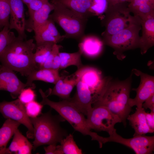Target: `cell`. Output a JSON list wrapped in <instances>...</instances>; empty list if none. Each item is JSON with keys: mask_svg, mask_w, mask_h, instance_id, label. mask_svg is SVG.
<instances>
[{"mask_svg": "<svg viewBox=\"0 0 154 154\" xmlns=\"http://www.w3.org/2000/svg\"><path fill=\"white\" fill-rule=\"evenodd\" d=\"M36 46L33 39L27 40L16 37L0 53V62L13 70L27 77L38 69L33 58Z\"/></svg>", "mask_w": 154, "mask_h": 154, "instance_id": "cell-1", "label": "cell"}, {"mask_svg": "<svg viewBox=\"0 0 154 154\" xmlns=\"http://www.w3.org/2000/svg\"><path fill=\"white\" fill-rule=\"evenodd\" d=\"M133 74L131 72L129 77L122 81L113 80L110 77L102 96L92 105L108 108L120 118L125 126L132 110L129 101Z\"/></svg>", "mask_w": 154, "mask_h": 154, "instance_id": "cell-2", "label": "cell"}, {"mask_svg": "<svg viewBox=\"0 0 154 154\" xmlns=\"http://www.w3.org/2000/svg\"><path fill=\"white\" fill-rule=\"evenodd\" d=\"M30 118L34 130V151L42 145L60 143L68 134L60 125L64 119L60 115H53L51 110L40 116Z\"/></svg>", "mask_w": 154, "mask_h": 154, "instance_id": "cell-3", "label": "cell"}, {"mask_svg": "<svg viewBox=\"0 0 154 154\" xmlns=\"http://www.w3.org/2000/svg\"><path fill=\"white\" fill-rule=\"evenodd\" d=\"M42 100L40 103L46 105L56 110L65 120L72 126L75 131L84 135H89L92 140L97 141L100 148L104 144V137L92 131L87 125L86 119L84 115L78 110L68 100H63L58 102L52 101L41 89L39 90Z\"/></svg>", "mask_w": 154, "mask_h": 154, "instance_id": "cell-4", "label": "cell"}, {"mask_svg": "<svg viewBox=\"0 0 154 154\" xmlns=\"http://www.w3.org/2000/svg\"><path fill=\"white\" fill-rule=\"evenodd\" d=\"M141 29V19L134 16L128 27L114 34L103 37L102 41L114 49L113 54L118 60H122L126 57L125 51L139 48Z\"/></svg>", "mask_w": 154, "mask_h": 154, "instance_id": "cell-5", "label": "cell"}, {"mask_svg": "<svg viewBox=\"0 0 154 154\" xmlns=\"http://www.w3.org/2000/svg\"><path fill=\"white\" fill-rule=\"evenodd\" d=\"M50 3L53 5L54 9L49 18L64 30L65 38L80 39L84 35L88 19L59 3L53 1Z\"/></svg>", "mask_w": 154, "mask_h": 154, "instance_id": "cell-6", "label": "cell"}, {"mask_svg": "<svg viewBox=\"0 0 154 154\" xmlns=\"http://www.w3.org/2000/svg\"><path fill=\"white\" fill-rule=\"evenodd\" d=\"M129 3L108 5L102 19V24L105 28L102 34L103 37L114 34L129 25L134 16L130 14Z\"/></svg>", "mask_w": 154, "mask_h": 154, "instance_id": "cell-7", "label": "cell"}, {"mask_svg": "<svg viewBox=\"0 0 154 154\" xmlns=\"http://www.w3.org/2000/svg\"><path fill=\"white\" fill-rule=\"evenodd\" d=\"M86 122L89 128L97 131H105L109 134L116 129L115 125L122 122L120 118L103 106H92L88 111Z\"/></svg>", "mask_w": 154, "mask_h": 154, "instance_id": "cell-8", "label": "cell"}, {"mask_svg": "<svg viewBox=\"0 0 154 154\" xmlns=\"http://www.w3.org/2000/svg\"><path fill=\"white\" fill-rule=\"evenodd\" d=\"M75 73L90 90L93 97V104L97 101L103 94L110 77H103L101 72L96 68L84 66Z\"/></svg>", "mask_w": 154, "mask_h": 154, "instance_id": "cell-9", "label": "cell"}, {"mask_svg": "<svg viewBox=\"0 0 154 154\" xmlns=\"http://www.w3.org/2000/svg\"><path fill=\"white\" fill-rule=\"evenodd\" d=\"M109 135V137H104V144L110 142L118 143L131 149L136 154L153 153L154 136L138 135L130 138H125L117 133L116 129Z\"/></svg>", "mask_w": 154, "mask_h": 154, "instance_id": "cell-10", "label": "cell"}, {"mask_svg": "<svg viewBox=\"0 0 154 154\" xmlns=\"http://www.w3.org/2000/svg\"><path fill=\"white\" fill-rule=\"evenodd\" d=\"M0 113L7 119L17 121L25 125L27 129L28 138H34V130L30 117L27 114L25 104L19 99L0 102Z\"/></svg>", "mask_w": 154, "mask_h": 154, "instance_id": "cell-11", "label": "cell"}, {"mask_svg": "<svg viewBox=\"0 0 154 154\" xmlns=\"http://www.w3.org/2000/svg\"><path fill=\"white\" fill-rule=\"evenodd\" d=\"M132 72L140 76V82L137 88L132 89L136 92V94L134 98H130L129 104L131 107L136 106L137 108H141L143 103L154 94V77L136 69H133Z\"/></svg>", "mask_w": 154, "mask_h": 154, "instance_id": "cell-12", "label": "cell"}, {"mask_svg": "<svg viewBox=\"0 0 154 154\" xmlns=\"http://www.w3.org/2000/svg\"><path fill=\"white\" fill-rule=\"evenodd\" d=\"M27 87L26 84L20 80L14 71L2 64L0 65V90L9 92L14 99Z\"/></svg>", "mask_w": 154, "mask_h": 154, "instance_id": "cell-13", "label": "cell"}, {"mask_svg": "<svg viewBox=\"0 0 154 154\" xmlns=\"http://www.w3.org/2000/svg\"><path fill=\"white\" fill-rule=\"evenodd\" d=\"M10 13L9 29H15L18 34V37L27 39L25 34L26 20L25 18L24 7L21 0H9Z\"/></svg>", "mask_w": 154, "mask_h": 154, "instance_id": "cell-14", "label": "cell"}, {"mask_svg": "<svg viewBox=\"0 0 154 154\" xmlns=\"http://www.w3.org/2000/svg\"><path fill=\"white\" fill-rule=\"evenodd\" d=\"M76 86V90L74 96L68 100L78 110L86 116L92 107V95L88 86L81 80H79Z\"/></svg>", "mask_w": 154, "mask_h": 154, "instance_id": "cell-15", "label": "cell"}, {"mask_svg": "<svg viewBox=\"0 0 154 154\" xmlns=\"http://www.w3.org/2000/svg\"><path fill=\"white\" fill-rule=\"evenodd\" d=\"M34 32L36 44L45 42L57 44L65 38L64 35H60L55 23L49 18L43 25Z\"/></svg>", "mask_w": 154, "mask_h": 154, "instance_id": "cell-16", "label": "cell"}, {"mask_svg": "<svg viewBox=\"0 0 154 154\" xmlns=\"http://www.w3.org/2000/svg\"><path fill=\"white\" fill-rule=\"evenodd\" d=\"M141 25L139 48L141 54H144L154 45V14L141 19Z\"/></svg>", "mask_w": 154, "mask_h": 154, "instance_id": "cell-17", "label": "cell"}, {"mask_svg": "<svg viewBox=\"0 0 154 154\" xmlns=\"http://www.w3.org/2000/svg\"><path fill=\"white\" fill-rule=\"evenodd\" d=\"M79 80L75 73L72 75L61 78L54 84L52 89H49L48 95H55L63 100H68L73 88Z\"/></svg>", "mask_w": 154, "mask_h": 154, "instance_id": "cell-18", "label": "cell"}, {"mask_svg": "<svg viewBox=\"0 0 154 154\" xmlns=\"http://www.w3.org/2000/svg\"><path fill=\"white\" fill-rule=\"evenodd\" d=\"M53 5L48 1L26 20L25 30L34 32L43 25L48 19L50 13L53 11Z\"/></svg>", "mask_w": 154, "mask_h": 154, "instance_id": "cell-19", "label": "cell"}, {"mask_svg": "<svg viewBox=\"0 0 154 154\" xmlns=\"http://www.w3.org/2000/svg\"><path fill=\"white\" fill-rule=\"evenodd\" d=\"M59 70L52 68L37 69L27 76L25 84L28 87L33 89L36 87L33 82L35 80H40L55 84L61 77L59 74Z\"/></svg>", "mask_w": 154, "mask_h": 154, "instance_id": "cell-20", "label": "cell"}, {"mask_svg": "<svg viewBox=\"0 0 154 154\" xmlns=\"http://www.w3.org/2000/svg\"><path fill=\"white\" fill-rule=\"evenodd\" d=\"M78 44L79 50L81 54L90 58L98 56L103 48V41L96 36L84 35L80 39Z\"/></svg>", "mask_w": 154, "mask_h": 154, "instance_id": "cell-21", "label": "cell"}, {"mask_svg": "<svg viewBox=\"0 0 154 154\" xmlns=\"http://www.w3.org/2000/svg\"><path fill=\"white\" fill-rule=\"evenodd\" d=\"M146 112L145 109L136 108L135 112L129 115L127 118L130 124L135 131L133 136L145 135L147 133H152L154 131L151 129L148 125L146 119Z\"/></svg>", "mask_w": 154, "mask_h": 154, "instance_id": "cell-22", "label": "cell"}, {"mask_svg": "<svg viewBox=\"0 0 154 154\" xmlns=\"http://www.w3.org/2000/svg\"><path fill=\"white\" fill-rule=\"evenodd\" d=\"M13 140L7 148L6 154H30L33 149V145L20 132L18 129L13 135Z\"/></svg>", "mask_w": 154, "mask_h": 154, "instance_id": "cell-23", "label": "cell"}, {"mask_svg": "<svg viewBox=\"0 0 154 154\" xmlns=\"http://www.w3.org/2000/svg\"><path fill=\"white\" fill-rule=\"evenodd\" d=\"M59 3L87 19L92 16L90 8L92 0H50Z\"/></svg>", "mask_w": 154, "mask_h": 154, "instance_id": "cell-24", "label": "cell"}, {"mask_svg": "<svg viewBox=\"0 0 154 154\" xmlns=\"http://www.w3.org/2000/svg\"><path fill=\"white\" fill-rule=\"evenodd\" d=\"M128 7L134 16L142 19L154 14V0H131Z\"/></svg>", "mask_w": 154, "mask_h": 154, "instance_id": "cell-25", "label": "cell"}, {"mask_svg": "<svg viewBox=\"0 0 154 154\" xmlns=\"http://www.w3.org/2000/svg\"><path fill=\"white\" fill-rule=\"evenodd\" d=\"M20 124L17 121L7 119L0 128V154H6L7 144Z\"/></svg>", "mask_w": 154, "mask_h": 154, "instance_id": "cell-26", "label": "cell"}, {"mask_svg": "<svg viewBox=\"0 0 154 154\" xmlns=\"http://www.w3.org/2000/svg\"><path fill=\"white\" fill-rule=\"evenodd\" d=\"M54 44L50 42L36 44L35 52L34 53L33 58L38 69L42 68L49 56Z\"/></svg>", "mask_w": 154, "mask_h": 154, "instance_id": "cell-27", "label": "cell"}, {"mask_svg": "<svg viewBox=\"0 0 154 154\" xmlns=\"http://www.w3.org/2000/svg\"><path fill=\"white\" fill-rule=\"evenodd\" d=\"M57 145L58 154H81L82 151L74 141L73 135L68 134Z\"/></svg>", "mask_w": 154, "mask_h": 154, "instance_id": "cell-28", "label": "cell"}, {"mask_svg": "<svg viewBox=\"0 0 154 154\" xmlns=\"http://www.w3.org/2000/svg\"><path fill=\"white\" fill-rule=\"evenodd\" d=\"M82 55L79 50L72 53L60 52L59 55L61 61L60 69L72 65L76 66L78 69L81 68L83 66L81 60Z\"/></svg>", "mask_w": 154, "mask_h": 154, "instance_id": "cell-29", "label": "cell"}, {"mask_svg": "<svg viewBox=\"0 0 154 154\" xmlns=\"http://www.w3.org/2000/svg\"><path fill=\"white\" fill-rule=\"evenodd\" d=\"M62 47L60 45L54 44L49 56L41 68L59 70L61 61L59 53L60 49Z\"/></svg>", "mask_w": 154, "mask_h": 154, "instance_id": "cell-30", "label": "cell"}, {"mask_svg": "<svg viewBox=\"0 0 154 154\" xmlns=\"http://www.w3.org/2000/svg\"><path fill=\"white\" fill-rule=\"evenodd\" d=\"M10 7L9 0H0V30L9 26Z\"/></svg>", "mask_w": 154, "mask_h": 154, "instance_id": "cell-31", "label": "cell"}, {"mask_svg": "<svg viewBox=\"0 0 154 154\" xmlns=\"http://www.w3.org/2000/svg\"><path fill=\"white\" fill-rule=\"evenodd\" d=\"M16 37L14 33L9 29V26L4 27L0 31V53Z\"/></svg>", "mask_w": 154, "mask_h": 154, "instance_id": "cell-32", "label": "cell"}, {"mask_svg": "<svg viewBox=\"0 0 154 154\" xmlns=\"http://www.w3.org/2000/svg\"><path fill=\"white\" fill-rule=\"evenodd\" d=\"M107 0H92L90 11L93 16L102 17L108 7Z\"/></svg>", "mask_w": 154, "mask_h": 154, "instance_id": "cell-33", "label": "cell"}, {"mask_svg": "<svg viewBox=\"0 0 154 154\" xmlns=\"http://www.w3.org/2000/svg\"><path fill=\"white\" fill-rule=\"evenodd\" d=\"M27 114L30 117H38L41 114L43 105L35 100L25 104Z\"/></svg>", "mask_w": 154, "mask_h": 154, "instance_id": "cell-34", "label": "cell"}, {"mask_svg": "<svg viewBox=\"0 0 154 154\" xmlns=\"http://www.w3.org/2000/svg\"><path fill=\"white\" fill-rule=\"evenodd\" d=\"M36 95L33 89L30 87L25 88L18 96L19 99L24 104L35 100Z\"/></svg>", "mask_w": 154, "mask_h": 154, "instance_id": "cell-35", "label": "cell"}, {"mask_svg": "<svg viewBox=\"0 0 154 154\" xmlns=\"http://www.w3.org/2000/svg\"><path fill=\"white\" fill-rule=\"evenodd\" d=\"M49 1V0H33L27 6L29 17L39 9L45 3Z\"/></svg>", "mask_w": 154, "mask_h": 154, "instance_id": "cell-36", "label": "cell"}, {"mask_svg": "<svg viewBox=\"0 0 154 154\" xmlns=\"http://www.w3.org/2000/svg\"><path fill=\"white\" fill-rule=\"evenodd\" d=\"M142 107L144 109H149L154 112V94L147 98L142 104Z\"/></svg>", "mask_w": 154, "mask_h": 154, "instance_id": "cell-37", "label": "cell"}, {"mask_svg": "<svg viewBox=\"0 0 154 154\" xmlns=\"http://www.w3.org/2000/svg\"><path fill=\"white\" fill-rule=\"evenodd\" d=\"M145 117L148 125L151 129L154 131V112H146Z\"/></svg>", "mask_w": 154, "mask_h": 154, "instance_id": "cell-38", "label": "cell"}, {"mask_svg": "<svg viewBox=\"0 0 154 154\" xmlns=\"http://www.w3.org/2000/svg\"><path fill=\"white\" fill-rule=\"evenodd\" d=\"M45 154H58L56 144H53L48 145L47 147H44Z\"/></svg>", "mask_w": 154, "mask_h": 154, "instance_id": "cell-39", "label": "cell"}, {"mask_svg": "<svg viewBox=\"0 0 154 154\" xmlns=\"http://www.w3.org/2000/svg\"><path fill=\"white\" fill-rule=\"evenodd\" d=\"M108 5H113L117 3L128 2L129 3L131 0H107Z\"/></svg>", "mask_w": 154, "mask_h": 154, "instance_id": "cell-40", "label": "cell"}, {"mask_svg": "<svg viewBox=\"0 0 154 154\" xmlns=\"http://www.w3.org/2000/svg\"><path fill=\"white\" fill-rule=\"evenodd\" d=\"M33 0H21L23 3L27 6Z\"/></svg>", "mask_w": 154, "mask_h": 154, "instance_id": "cell-41", "label": "cell"}]
</instances>
